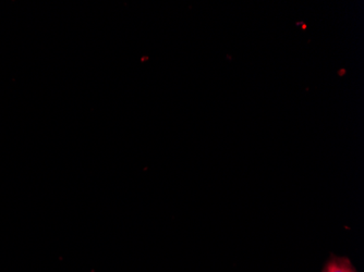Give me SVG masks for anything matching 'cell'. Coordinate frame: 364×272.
I'll return each mask as SVG.
<instances>
[{
    "instance_id": "6da1fadb",
    "label": "cell",
    "mask_w": 364,
    "mask_h": 272,
    "mask_svg": "<svg viewBox=\"0 0 364 272\" xmlns=\"http://www.w3.org/2000/svg\"><path fill=\"white\" fill-rule=\"evenodd\" d=\"M322 272H358L347 257H336L333 255L325 263Z\"/></svg>"
}]
</instances>
